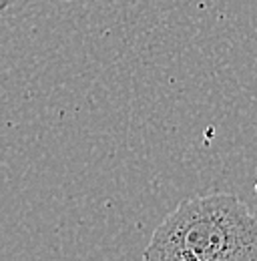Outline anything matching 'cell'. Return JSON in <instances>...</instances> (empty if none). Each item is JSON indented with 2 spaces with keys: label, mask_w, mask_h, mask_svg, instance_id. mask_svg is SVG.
I'll use <instances>...</instances> for the list:
<instances>
[{
  "label": "cell",
  "mask_w": 257,
  "mask_h": 261,
  "mask_svg": "<svg viewBox=\"0 0 257 261\" xmlns=\"http://www.w3.org/2000/svg\"><path fill=\"white\" fill-rule=\"evenodd\" d=\"M147 261H257V217L231 193L181 201L143 251Z\"/></svg>",
  "instance_id": "obj_1"
}]
</instances>
